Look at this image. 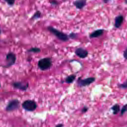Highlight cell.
<instances>
[{"label":"cell","instance_id":"1","mask_svg":"<svg viewBox=\"0 0 127 127\" xmlns=\"http://www.w3.org/2000/svg\"><path fill=\"white\" fill-rule=\"evenodd\" d=\"M47 30L55 35L58 39L63 42H67L69 39L67 34L59 30L53 26H49L47 27Z\"/></svg>","mask_w":127,"mask_h":127},{"label":"cell","instance_id":"2","mask_svg":"<svg viewBox=\"0 0 127 127\" xmlns=\"http://www.w3.org/2000/svg\"><path fill=\"white\" fill-rule=\"evenodd\" d=\"M52 66V60L50 57H45L41 59L38 62V66L42 71L49 69Z\"/></svg>","mask_w":127,"mask_h":127},{"label":"cell","instance_id":"3","mask_svg":"<svg viewBox=\"0 0 127 127\" xmlns=\"http://www.w3.org/2000/svg\"><path fill=\"white\" fill-rule=\"evenodd\" d=\"M16 61V55L12 52H8L6 55V64L4 65V67L8 68L15 64Z\"/></svg>","mask_w":127,"mask_h":127},{"label":"cell","instance_id":"4","mask_svg":"<svg viewBox=\"0 0 127 127\" xmlns=\"http://www.w3.org/2000/svg\"><path fill=\"white\" fill-rule=\"evenodd\" d=\"M95 80V78L94 77H90L85 79H82L81 77H79L77 80V84L78 86L82 87L84 86H87L93 82H94Z\"/></svg>","mask_w":127,"mask_h":127},{"label":"cell","instance_id":"5","mask_svg":"<svg viewBox=\"0 0 127 127\" xmlns=\"http://www.w3.org/2000/svg\"><path fill=\"white\" fill-rule=\"evenodd\" d=\"M22 107L28 111H33L37 108L36 103L33 100H26L22 104Z\"/></svg>","mask_w":127,"mask_h":127},{"label":"cell","instance_id":"6","mask_svg":"<svg viewBox=\"0 0 127 127\" xmlns=\"http://www.w3.org/2000/svg\"><path fill=\"white\" fill-rule=\"evenodd\" d=\"M19 105V102L17 99H14L10 101L6 107V110L7 111H13L16 110Z\"/></svg>","mask_w":127,"mask_h":127},{"label":"cell","instance_id":"7","mask_svg":"<svg viewBox=\"0 0 127 127\" xmlns=\"http://www.w3.org/2000/svg\"><path fill=\"white\" fill-rule=\"evenodd\" d=\"M74 53L80 59H85L88 56V51L81 47L76 49L74 51Z\"/></svg>","mask_w":127,"mask_h":127},{"label":"cell","instance_id":"8","mask_svg":"<svg viewBox=\"0 0 127 127\" xmlns=\"http://www.w3.org/2000/svg\"><path fill=\"white\" fill-rule=\"evenodd\" d=\"M13 86L17 89L21 90H26L28 87V83H24L23 82H15L12 84Z\"/></svg>","mask_w":127,"mask_h":127},{"label":"cell","instance_id":"9","mask_svg":"<svg viewBox=\"0 0 127 127\" xmlns=\"http://www.w3.org/2000/svg\"><path fill=\"white\" fill-rule=\"evenodd\" d=\"M124 20V17L123 15L120 14L117 15L115 18L114 27L116 28H119L121 27Z\"/></svg>","mask_w":127,"mask_h":127},{"label":"cell","instance_id":"10","mask_svg":"<svg viewBox=\"0 0 127 127\" xmlns=\"http://www.w3.org/2000/svg\"><path fill=\"white\" fill-rule=\"evenodd\" d=\"M105 32V30L103 29H98L92 32L89 34V38L91 39L98 38L102 36Z\"/></svg>","mask_w":127,"mask_h":127},{"label":"cell","instance_id":"11","mask_svg":"<svg viewBox=\"0 0 127 127\" xmlns=\"http://www.w3.org/2000/svg\"><path fill=\"white\" fill-rule=\"evenodd\" d=\"M87 3L86 0H75L73 2V5L78 9H81L84 8Z\"/></svg>","mask_w":127,"mask_h":127},{"label":"cell","instance_id":"12","mask_svg":"<svg viewBox=\"0 0 127 127\" xmlns=\"http://www.w3.org/2000/svg\"><path fill=\"white\" fill-rule=\"evenodd\" d=\"M76 78V75L75 74H71L69 75L68 76H67L65 80H64V82H66V83H72L74 80Z\"/></svg>","mask_w":127,"mask_h":127},{"label":"cell","instance_id":"13","mask_svg":"<svg viewBox=\"0 0 127 127\" xmlns=\"http://www.w3.org/2000/svg\"><path fill=\"white\" fill-rule=\"evenodd\" d=\"M41 12L39 10H37L36 12H35V13L33 14V16L31 17V19L33 20H37L39 18H40V17H41Z\"/></svg>","mask_w":127,"mask_h":127},{"label":"cell","instance_id":"14","mask_svg":"<svg viewBox=\"0 0 127 127\" xmlns=\"http://www.w3.org/2000/svg\"><path fill=\"white\" fill-rule=\"evenodd\" d=\"M111 109L113 111V113L114 115L117 114L120 110V107L119 104H116L114 106H113L111 108Z\"/></svg>","mask_w":127,"mask_h":127},{"label":"cell","instance_id":"15","mask_svg":"<svg viewBox=\"0 0 127 127\" xmlns=\"http://www.w3.org/2000/svg\"><path fill=\"white\" fill-rule=\"evenodd\" d=\"M29 53H38L40 52L41 49L38 47H32L30 48L27 50Z\"/></svg>","mask_w":127,"mask_h":127},{"label":"cell","instance_id":"16","mask_svg":"<svg viewBox=\"0 0 127 127\" xmlns=\"http://www.w3.org/2000/svg\"><path fill=\"white\" fill-rule=\"evenodd\" d=\"M119 88L121 89H127V79L123 83L119 84L118 85Z\"/></svg>","mask_w":127,"mask_h":127},{"label":"cell","instance_id":"17","mask_svg":"<svg viewBox=\"0 0 127 127\" xmlns=\"http://www.w3.org/2000/svg\"><path fill=\"white\" fill-rule=\"evenodd\" d=\"M127 111V104H125L122 107L121 111V115L123 116Z\"/></svg>","mask_w":127,"mask_h":127},{"label":"cell","instance_id":"18","mask_svg":"<svg viewBox=\"0 0 127 127\" xmlns=\"http://www.w3.org/2000/svg\"><path fill=\"white\" fill-rule=\"evenodd\" d=\"M68 37L69 39H74L75 38H77V34L76 33H73V32H71L70 33L69 35H68Z\"/></svg>","mask_w":127,"mask_h":127},{"label":"cell","instance_id":"19","mask_svg":"<svg viewBox=\"0 0 127 127\" xmlns=\"http://www.w3.org/2000/svg\"><path fill=\"white\" fill-rule=\"evenodd\" d=\"M10 6H12L15 3V0H4Z\"/></svg>","mask_w":127,"mask_h":127},{"label":"cell","instance_id":"20","mask_svg":"<svg viewBox=\"0 0 127 127\" xmlns=\"http://www.w3.org/2000/svg\"><path fill=\"white\" fill-rule=\"evenodd\" d=\"M50 3L52 6H57L59 4V2L57 0H51Z\"/></svg>","mask_w":127,"mask_h":127},{"label":"cell","instance_id":"21","mask_svg":"<svg viewBox=\"0 0 127 127\" xmlns=\"http://www.w3.org/2000/svg\"><path fill=\"white\" fill-rule=\"evenodd\" d=\"M123 57L124 58L127 60V48L125 50L123 53Z\"/></svg>","mask_w":127,"mask_h":127},{"label":"cell","instance_id":"22","mask_svg":"<svg viewBox=\"0 0 127 127\" xmlns=\"http://www.w3.org/2000/svg\"><path fill=\"white\" fill-rule=\"evenodd\" d=\"M88 108L87 107H86V106H84V107L82 108V110H81V112H82V113H84L88 111Z\"/></svg>","mask_w":127,"mask_h":127},{"label":"cell","instance_id":"23","mask_svg":"<svg viewBox=\"0 0 127 127\" xmlns=\"http://www.w3.org/2000/svg\"><path fill=\"white\" fill-rule=\"evenodd\" d=\"M55 127H64V125L62 124H60L57 125Z\"/></svg>","mask_w":127,"mask_h":127},{"label":"cell","instance_id":"24","mask_svg":"<svg viewBox=\"0 0 127 127\" xmlns=\"http://www.w3.org/2000/svg\"><path fill=\"white\" fill-rule=\"evenodd\" d=\"M111 0H103V1L105 3H107L110 1Z\"/></svg>","mask_w":127,"mask_h":127},{"label":"cell","instance_id":"25","mask_svg":"<svg viewBox=\"0 0 127 127\" xmlns=\"http://www.w3.org/2000/svg\"><path fill=\"white\" fill-rule=\"evenodd\" d=\"M125 2L126 4H127V0H125Z\"/></svg>","mask_w":127,"mask_h":127},{"label":"cell","instance_id":"26","mask_svg":"<svg viewBox=\"0 0 127 127\" xmlns=\"http://www.w3.org/2000/svg\"><path fill=\"white\" fill-rule=\"evenodd\" d=\"M1 33V29H0V35Z\"/></svg>","mask_w":127,"mask_h":127},{"label":"cell","instance_id":"27","mask_svg":"<svg viewBox=\"0 0 127 127\" xmlns=\"http://www.w3.org/2000/svg\"></svg>","mask_w":127,"mask_h":127}]
</instances>
